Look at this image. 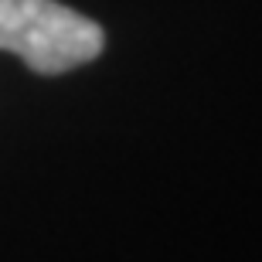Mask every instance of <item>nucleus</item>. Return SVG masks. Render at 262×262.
<instances>
[{
  "instance_id": "1",
  "label": "nucleus",
  "mask_w": 262,
  "mask_h": 262,
  "mask_svg": "<svg viewBox=\"0 0 262 262\" xmlns=\"http://www.w3.org/2000/svg\"><path fill=\"white\" fill-rule=\"evenodd\" d=\"M96 20L58 0H0V51L17 55L38 75H61L102 55Z\"/></svg>"
}]
</instances>
